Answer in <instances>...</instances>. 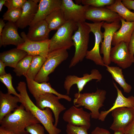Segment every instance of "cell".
I'll return each mask as SVG.
<instances>
[{
  "label": "cell",
  "mask_w": 134,
  "mask_h": 134,
  "mask_svg": "<svg viewBox=\"0 0 134 134\" xmlns=\"http://www.w3.org/2000/svg\"><path fill=\"white\" fill-rule=\"evenodd\" d=\"M16 88L19 92L20 102L25 109L31 113L42 125L49 134H59L61 130L53 124L54 120L52 110L48 108L41 110L34 104L28 95L25 82H20Z\"/></svg>",
  "instance_id": "cell-1"
},
{
  "label": "cell",
  "mask_w": 134,
  "mask_h": 134,
  "mask_svg": "<svg viewBox=\"0 0 134 134\" xmlns=\"http://www.w3.org/2000/svg\"><path fill=\"white\" fill-rule=\"evenodd\" d=\"M36 123H40L21 103L12 112L7 115L0 121V127L16 134H29L26 127Z\"/></svg>",
  "instance_id": "cell-2"
},
{
  "label": "cell",
  "mask_w": 134,
  "mask_h": 134,
  "mask_svg": "<svg viewBox=\"0 0 134 134\" xmlns=\"http://www.w3.org/2000/svg\"><path fill=\"white\" fill-rule=\"evenodd\" d=\"M106 94L105 90L98 89L95 92L76 93L74 95V105L78 108L84 106L90 111L92 118L98 119L100 115L99 110L104 105Z\"/></svg>",
  "instance_id": "cell-3"
},
{
  "label": "cell",
  "mask_w": 134,
  "mask_h": 134,
  "mask_svg": "<svg viewBox=\"0 0 134 134\" xmlns=\"http://www.w3.org/2000/svg\"><path fill=\"white\" fill-rule=\"evenodd\" d=\"M85 22L77 23L78 29L72 36L75 50L69 66L70 68L82 61L85 57L88 51L89 34L91 32L90 27Z\"/></svg>",
  "instance_id": "cell-4"
},
{
  "label": "cell",
  "mask_w": 134,
  "mask_h": 134,
  "mask_svg": "<svg viewBox=\"0 0 134 134\" xmlns=\"http://www.w3.org/2000/svg\"><path fill=\"white\" fill-rule=\"evenodd\" d=\"M78 28L77 23L71 21H66L50 39L49 53L58 49H70L73 46V33Z\"/></svg>",
  "instance_id": "cell-5"
},
{
  "label": "cell",
  "mask_w": 134,
  "mask_h": 134,
  "mask_svg": "<svg viewBox=\"0 0 134 134\" xmlns=\"http://www.w3.org/2000/svg\"><path fill=\"white\" fill-rule=\"evenodd\" d=\"M68 54L67 50L60 49L49 53L46 60L34 80L39 83L48 81L49 75L61 63L67 59Z\"/></svg>",
  "instance_id": "cell-6"
},
{
  "label": "cell",
  "mask_w": 134,
  "mask_h": 134,
  "mask_svg": "<svg viewBox=\"0 0 134 134\" xmlns=\"http://www.w3.org/2000/svg\"><path fill=\"white\" fill-rule=\"evenodd\" d=\"M111 112L113 120L110 129L114 131L122 130L124 133L134 121V108L119 107Z\"/></svg>",
  "instance_id": "cell-7"
},
{
  "label": "cell",
  "mask_w": 134,
  "mask_h": 134,
  "mask_svg": "<svg viewBox=\"0 0 134 134\" xmlns=\"http://www.w3.org/2000/svg\"><path fill=\"white\" fill-rule=\"evenodd\" d=\"M120 22L118 21L111 23L105 22L102 26L104 31L103 40L101 43L100 53L103 55L102 60L105 65H109L111 63L110 56L112 40L114 33L121 27Z\"/></svg>",
  "instance_id": "cell-8"
},
{
  "label": "cell",
  "mask_w": 134,
  "mask_h": 134,
  "mask_svg": "<svg viewBox=\"0 0 134 134\" xmlns=\"http://www.w3.org/2000/svg\"><path fill=\"white\" fill-rule=\"evenodd\" d=\"M104 22V21L93 23L85 22L89 27L91 32L93 33L95 37L94 46L92 49L88 51L85 58L93 61L96 65L102 66H104L105 64L100 55V45L103 38V33L101 31V28Z\"/></svg>",
  "instance_id": "cell-9"
},
{
  "label": "cell",
  "mask_w": 134,
  "mask_h": 134,
  "mask_svg": "<svg viewBox=\"0 0 134 134\" xmlns=\"http://www.w3.org/2000/svg\"><path fill=\"white\" fill-rule=\"evenodd\" d=\"M60 98L52 93H46L41 95L36 100V105L41 110L48 108L52 111L55 117V126L57 127L60 113L66 109L59 102Z\"/></svg>",
  "instance_id": "cell-10"
},
{
  "label": "cell",
  "mask_w": 134,
  "mask_h": 134,
  "mask_svg": "<svg viewBox=\"0 0 134 134\" xmlns=\"http://www.w3.org/2000/svg\"><path fill=\"white\" fill-rule=\"evenodd\" d=\"M88 6L75 3L72 0H61L60 8L66 21L77 23L85 22V13Z\"/></svg>",
  "instance_id": "cell-11"
},
{
  "label": "cell",
  "mask_w": 134,
  "mask_h": 134,
  "mask_svg": "<svg viewBox=\"0 0 134 134\" xmlns=\"http://www.w3.org/2000/svg\"><path fill=\"white\" fill-rule=\"evenodd\" d=\"M129 44L122 41L111 48L110 56L111 62L116 64L122 69L130 67L134 62L129 48Z\"/></svg>",
  "instance_id": "cell-12"
},
{
  "label": "cell",
  "mask_w": 134,
  "mask_h": 134,
  "mask_svg": "<svg viewBox=\"0 0 134 134\" xmlns=\"http://www.w3.org/2000/svg\"><path fill=\"white\" fill-rule=\"evenodd\" d=\"M102 76L99 71L96 69H93L90 74L86 73L83 76L79 77L75 75H68L65 78L64 82V87L67 95H69L72 86L76 84L78 89V93H81L86 84L93 79L100 81L102 79Z\"/></svg>",
  "instance_id": "cell-13"
},
{
  "label": "cell",
  "mask_w": 134,
  "mask_h": 134,
  "mask_svg": "<svg viewBox=\"0 0 134 134\" xmlns=\"http://www.w3.org/2000/svg\"><path fill=\"white\" fill-rule=\"evenodd\" d=\"M121 17L116 13L105 7H95L88 6L85 13V18L93 23L105 21L108 23L120 21Z\"/></svg>",
  "instance_id": "cell-14"
},
{
  "label": "cell",
  "mask_w": 134,
  "mask_h": 134,
  "mask_svg": "<svg viewBox=\"0 0 134 134\" xmlns=\"http://www.w3.org/2000/svg\"><path fill=\"white\" fill-rule=\"evenodd\" d=\"M91 117L90 113L84 111L82 107L78 108L73 105L65 112L63 119L68 124L85 126L89 129L91 126Z\"/></svg>",
  "instance_id": "cell-15"
},
{
  "label": "cell",
  "mask_w": 134,
  "mask_h": 134,
  "mask_svg": "<svg viewBox=\"0 0 134 134\" xmlns=\"http://www.w3.org/2000/svg\"><path fill=\"white\" fill-rule=\"evenodd\" d=\"M20 35L24 42L17 48L25 51L28 55L47 58L49 53L50 39L41 41H32L28 38L25 32H22Z\"/></svg>",
  "instance_id": "cell-16"
},
{
  "label": "cell",
  "mask_w": 134,
  "mask_h": 134,
  "mask_svg": "<svg viewBox=\"0 0 134 134\" xmlns=\"http://www.w3.org/2000/svg\"><path fill=\"white\" fill-rule=\"evenodd\" d=\"M26 78L28 89L35 100L41 94L46 93H52L58 96L60 99H64L70 102L72 99L69 96L61 94L53 88L49 83L47 82L38 83L34 80L29 78L27 75L24 76Z\"/></svg>",
  "instance_id": "cell-17"
},
{
  "label": "cell",
  "mask_w": 134,
  "mask_h": 134,
  "mask_svg": "<svg viewBox=\"0 0 134 134\" xmlns=\"http://www.w3.org/2000/svg\"><path fill=\"white\" fill-rule=\"evenodd\" d=\"M39 0H28L22 9L20 17L16 24L18 28L23 29L29 25L34 19L37 12Z\"/></svg>",
  "instance_id": "cell-18"
},
{
  "label": "cell",
  "mask_w": 134,
  "mask_h": 134,
  "mask_svg": "<svg viewBox=\"0 0 134 134\" xmlns=\"http://www.w3.org/2000/svg\"><path fill=\"white\" fill-rule=\"evenodd\" d=\"M18 28L16 23L9 22L6 23L0 36L3 45H13L17 47L24 42V39L18 33Z\"/></svg>",
  "instance_id": "cell-19"
},
{
  "label": "cell",
  "mask_w": 134,
  "mask_h": 134,
  "mask_svg": "<svg viewBox=\"0 0 134 134\" xmlns=\"http://www.w3.org/2000/svg\"><path fill=\"white\" fill-rule=\"evenodd\" d=\"M61 2V0H40L37 12L29 27L33 26L37 22L45 20L46 17L53 11L60 8Z\"/></svg>",
  "instance_id": "cell-20"
},
{
  "label": "cell",
  "mask_w": 134,
  "mask_h": 134,
  "mask_svg": "<svg viewBox=\"0 0 134 134\" xmlns=\"http://www.w3.org/2000/svg\"><path fill=\"white\" fill-rule=\"evenodd\" d=\"M50 31L46 20L41 21L30 27L26 36L31 41H41L49 39Z\"/></svg>",
  "instance_id": "cell-21"
},
{
  "label": "cell",
  "mask_w": 134,
  "mask_h": 134,
  "mask_svg": "<svg viewBox=\"0 0 134 134\" xmlns=\"http://www.w3.org/2000/svg\"><path fill=\"white\" fill-rule=\"evenodd\" d=\"M113 83L117 91V97L113 106L111 108L107 110L100 112L98 119L102 121H104L108 114L116 108L121 107L134 108V96H132L128 98L125 97L116 84L114 82Z\"/></svg>",
  "instance_id": "cell-22"
},
{
  "label": "cell",
  "mask_w": 134,
  "mask_h": 134,
  "mask_svg": "<svg viewBox=\"0 0 134 134\" xmlns=\"http://www.w3.org/2000/svg\"><path fill=\"white\" fill-rule=\"evenodd\" d=\"M19 97L13 96L8 93L4 94L0 91V121L7 114L13 111L19 106Z\"/></svg>",
  "instance_id": "cell-23"
},
{
  "label": "cell",
  "mask_w": 134,
  "mask_h": 134,
  "mask_svg": "<svg viewBox=\"0 0 134 134\" xmlns=\"http://www.w3.org/2000/svg\"><path fill=\"white\" fill-rule=\"evenodd\" d=\"M121 26L116 32L113 36L111 44L114 46L122 41L129 44L132 35L134 31V21H126L121 18Z\"/></svg>",
  "instance_id": "cell-24"
},
{
  "label": "cell",
  "mask_w": 134,
  "mask_h": 134,
  "mask_svg": "<svg viewBox=\"0 0 134 134\" xmlns=\"http://www.w3.org/2000/svg\"><path fill=\"white\" fill-rule=\"evenodd\" d=\"M27 55L25 51L16 48L1 53L0 60L6 66L14 68L18 62Z\"/></svg>",
  "instance_id": "cell-25"
},
{
  "label": "cell",
  "mask_w": 134,
  "mask_h": 134,
  "mask_svg": "<svg viewBox=\"0 0 134 134\" xmlns=\"http://www.w3.org/2000/svg\"><path fill=\"white\" fill-rule=\"evenodd\" d=\"M45 20L50 31L52 30H57L66 21L60 8L53 11L46 17Z\"/></svg>",
  "instance_id": "cell-26"
},
{
  "label": "cell",
  "mask_w": 134,
  "mask_h": 134,
  "mask_svg": "<svg viewBox=\"0 0 134 134\" xmlns=\"http://www.w3.org/2000/svg\"><path fill=\"white\" fill-rule=\"evenodd\" d=\"M106 70L111 74L112 78L123 89L124 92L129 93L132 89L131 86L126 81L122 69L116 66L104 65Z\"/></svg>",
  "instance_id": "cell-27"
},
{
  "label": "cell",
  "mask_w": 134,
  "mask_h": 134,
  "mask_svg": "<svg viewBox=\"0 0 134 134\" xmlns=\"http://www.w3.org/2000/svg\"><path fill=\"white\" fill-rule=\"evenodd\" d=\"M105 7L117 13L127 22L134 21V12L131 11L126 7L121 0H115L113 4Z\"/></svg>",
  "instance_id": "cell-28"
},
{
  "label": "cell",
  "mask_w": 134,
  "mask_h": 134,
  "mask_svg": "<svg viewBox=\"0 0 134 134\" xmlns=\"http://www.w3.org/2000/svg\"><path fill=\"white\" fill-rule=\"evenodd\" d=\"M46 58L37 55L33 56L27 75L29 78L34 80L40 70Z\"/></svg>",
  "instance_id": "cell-29"
},
{
  "label": "cell",
  "mask_w": 134,
  "mask_h": 134,
  "mask_svg": "<svg viewBox=\"0 0 134 134\" xmlns=\"http://www.w3.org/2000/svg\"><path fill=\"white\" fill-rule=\"evenodd\" d=\"M33 56L27 55L18 62L13 70L17 76L27 75Z\"/></svg>",
  "instance_id": "cell-30"
},
{
  "label": "cell",
  "mask_w": 134,
  "mask_h": 134,
  "mask_svg": "<svg viewBox=\"0 0 134 134\" xmlns=\"http://www.w3.org/2000/svg\"><path fill=\"white\" fill-rule=\"evenodd\" d=\"M12 77L9 73L5 75L0 76V81L3 83L7 89V93L10 94H13L19 98L20 95L17 93L14 88L12 83Z\"/></svg>",
  "instance_id": "cell-31"
},
{
  "label": "cell",
  "mask_w": 134,
  "mask_h": 134,
  "mask_svg": "<svg viewBox=\"0 0 134 134\" xmlns=\"http://www.w3.org/2000/svg\"><path fill=\"white\" fill-rule=\"evenodd\" d=\"M22 9H17L7 10L3 15V20L16 23L20 18Z\"/></svg>",
  "instance_id": "cell-32"
},
{
  "label": "cell",
  "mask_w": 134,
  "mask_h": 134,
  "mask_svg": "<svg viewBox=\"0 0 134 134\" xmlns=\"http://www.w3.org/2000/svg\"><path fill=\"white\" fill-rule=\"evenodd\" d=\"M115 1V0H82L81 2L84 5L99 7L110 5Z\"/></svg>",
  "instance_id": "cell-33"
},
{
  "label": "cell",
  "mask_w": 134,
  "mask_h": 134,
  "mask_svg": "<svg viewBox=\"0 0 134 134\" xmlns=\"http://www.w3.org/2000/svg\"><path fill=\"white\" fill-rule=\"evenodd\" d=\"M66 130L70 134H88V129L85 126H74L68 124L66 126Z\"/></svg>",
  "instance_id": "cell-34"
},
{
  "label": "cell",
  "mask_w": 134,
  "mask_h": 134,
  "mask_svg": "<svg viewBox=\"0 0 134 134\" xmlns=\"http://www.w3.org/2000/svg\"><path fill=\"white\" fill-rule=\"evenodd\" d=\"M26 0H7L4 6L8 10L12 9H22Z\"/></svg>",
  "instance_id": "cell-35"
},
{
  "label": "cell",
  "mask_w": 134,
  "mask_h": 134,
  "mask_svg": "<svg viewBox=\"0 0 134 134\" xmlns=\"http://www.w3.org/2000/svg\"><path fill=\"white\" fill-rule=\"evenodd\" d=\"M26 130L31 134H45L44 127L39 123L29 125L26 127Z\"/></svg>",
  "instance_id": "cell-36"
},
{
  "label": "cell",
  "mask_w": 134,
  "mask_h": 134,
  "mask_svg": "<svg viewBox=\"0 0 134 134\" xmlns=\"http://www.w3.org/2000/svg\"><path fill=\"white\" fill-rule=\"evenodd\" d=\"M128 46L131 56L134 59V31L130 38Z\"/></svg>",
  "instance_id": "cell-37"
},
{
  "label": "cell",
  "mask_w": 134,
  "mask_h": 134,
  "mask_svg": "<svg viewBox=\"0 0 134 134\" xmlns=\"http://www.w3.org/2000/svg\"><path fill=\"white\" fill-rule=\"evenodd\" d=\"M91 134H111L107 130L97 127L93 130Z\"/></svg>",
  "instance_id": "cell-38"
},
{
  "label": "cell",
  "mask_w": 134,
  "mask_h": 134,
  "mask_svg": "<svg viewBox=\"0 0 134 134\" xmlns=\"http://www.w3.org/2000/svg\"><path fill=\"white\" fill-rule=\"evenodd\" d=\"M121 1L126 7L130 10H133L134 12V0H122Z\"/></svg>",
  "instance_id": "cell-39"
},
{
  "label": "cell",
  "mask_w": 134,
  "mask_h": 134,
  "mask_svg": "<svg viewBox=\"0 0 134 134\" xmlns=\"http://www.w3.org/2000/svg\"><path fill=\"white\" fill-rule=\"evenodd\" d=\"M6 67L4 63L0 60V76H2L7 74L5 71V68Z\"/></svg>",
  "instance_id": "cell-40"
},
{
  "label": "cell",
  "mask_w": 134,
  "mask_h": 134,
  "mask_svg": "<svg viewBox=\"0 0 134 134\" xmlns=\"http://www.w3.org/2000/svg\"><path fill=\"white\" fill-rule=\"evenodd\" d=\"M124 134H134V121L130 127L125 132Z\"/></svg>",
  "instance_id": "cell-41"
},
{
  "label": "cell",
  "mask_w": 134,
  "mask_h": 134,
  "mask_svg": "<svg viewBox=\"0 0 134 134\" xmlns=\"http://www.w3.org/2000/svg\"><path fill=\"white\" fill-rule=\"evenodd\" d=\"M3 19L2 18L0 19V36H1L3 29L5 26Z\"/></svg>",
  "instance_id": "cell-42"
},
{
  "label": "cell",
  "mask_w": 134,
  "mask_h": 134,
  "mask_svg": "<svg viewBox=\"0 0 134 134\" xmlns=\"http://www.w3.org/2000/svg\"><path fill=\"white\" fill-rule=\"evenodd\" d=\"M0 134H16L0 127Z\"/></svg>",
  "instance_id": "cell-43"
},
{
  "label": "cell",
  "mask_w": 134,
  "mask_h": 134,
  "mask_svg": "<svg viewBox=\"0 0 134 134\" xmlns=\"http://www.w3.org/2000/svg\"><path fill=\"white\" fill-rule=\"evenodd\" d=\"M7 0H0V11H1L3 6L4 4Z\"/></svg>",
  "instance_id": "cell-44"
},
{
  "label": "cell",
  "mask_w": 134,
  "mask_h": 134,
  "mask_svg": "<svg viewBox=\"0 0 134 134\" xmlns=\"http://www.w3.org/2000/svg\"><path fill=\"white\" fill-rule=\"evenodd\" d=\"M114 134H124V131L122 130H117L114 131Z\"/></svg>",
  "instance_id": "cell-45"
},
{
  "label": "cell",
  "mask_w": 134,
  "mask_h": 134,
  "mask_svg": "<svg viewBox=\"0 0 134 134\" xmlns=\"http://www.w3.org/2000/svg\"><path fill=\"white\" fill-rule=\"evenodd\" d=\"M66 132L67 133V134H70L69 132L67 131L66 130Z\"/></svg>",
  "instance_id": "cell-46"
}]
</instances>
